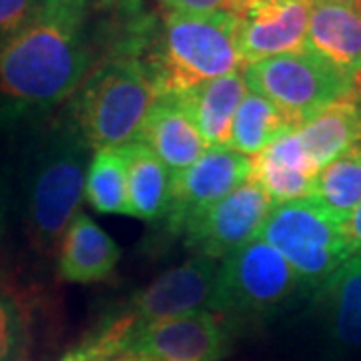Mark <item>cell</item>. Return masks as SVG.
Listing matches in <instances>:
<instances>
[{
    "label": "cell",
    "mask_w": 361,
    "mask_h": 361,
    "mask_svg": "<svg viewBox=\"0 0 361 361\" xmlns=\"http://www.w3.org/2000/svg\"><path fill=\"white\" fill-rule=\"evenodd\" d=\"M89 0H44L35 18L0 47V123L39 115L87 78Z\"/></svg>",
    "instance_id": "6da1fadb"
},
{
    "label": "cell",
    "mask_w": 361,
    "mask_h": 361,
    "mask_svg": "<svg viewBox=\"0 0 361 361\" xmlns=\"http://www.w3.org/2000/svg\"><path fill=\"white\" fill-rule=\"evenodd\" d=\"M142 61L159 94H180L209 80L243 71L239 23L231 13L165 11Z\"/></svg>",
    "instance_id": "7a4b0ae2"
},
{
    "label": "cell",
    "mask_w": 361,
    "mask_h": 361,
    "mask_svg": "<svg viewBox=\"0 0 361 361\" xmlns=\"http://www.w3.org/2000/svg\"><path fill=\"white\" fill-rule=\"evenodd\" d=\"M90 147L73 123H61L37 145L25 179V229L30 245L52 253L85 201Z\"/></svg>",
    "instance_id": "3957f363"
},
{
    "label": "cell",
    "mask_w": 361,
    "mask_h": 361,
    "mask_svg": "<svg viewBox=\"0 0 361 361\" xmlns=\"http://www.w3.org/2000/svg\"><path fill=\"white\" fill-rule=\"evenodd\" d=\"M159 89L142 56L116 52L90 71L75 92L71 123L92 151L137 141Z\"/></svg>",
    "instance_id": "277c9868"
},
{
    "label": "cell",
    "mask_w": 361,
    "mask_h": 361,
    "mask_svg": "<svg viewBox=\"0 0 361 361\" xmlns=\"http://www.w3.org/2000/svg\"><path fill=\"white\" fill-rule=\"evenodd\" d=\"M259 237L283 255L301 285L307 287H323L351 257L345 219L315 197L273 207Z\"/></svg>",
    "instance_id": "5b68a950"
},
{
    "label": "cell",
    "mask_w": 361,
    "mask_h": 361,
    "mask_svg": "<svg viewBox=\"0 0 361 361\" xmlns=\"http://www.w3.org/2000/svg\"><path fill=\"white\" fill-rule=\"evenodd\" d=\"M241 73L247 89L275 104L295 129L351 94V77L307 49L251 63Z\"/></svg>",
    "instance_id": "8992f818"
},
{
    "label": "cell",
    "mask_w": 361,
    "mask_h": 361,
    "mask_svg": "<svg viewBox=\"0 0 361 361\" xmlns=\"http://www.w3.org/2000/svg\"><path fill=\"white\" fill-rule=\"evenodd\" d=\"M193 313H225L217 259L195 255L165 271L130 299L125 317L137 329Z\"/></svg>",
    "instance_id": "52a82bcc"
},
{
    "label": "cell",
    "mask_w": 361,
    "mask_h": 361,
    "mask_svg": "<svg viewBox=\"0 0 361 361\" xmlns=\"http://www.w3.org/2000/svg\"><path fill=\"white\" fill-rule=\"evenodd\" d=\"M299 285L293 267L261 237L221 261L225 313H269L281 307Z\"/></svg>",
    "instance_id": "ba28073f"
},
{
    "label": "cell",
    "mask_w": 361,
    "mask_h": 361,
    "mask_svg": "<svg viewBox=\"0 0 361 361\" xmlns=\"http://www.w3.org/2000/svg\"><path fill=\"white\" fill-rule=\"evenodd\" d=\"M273 207L263 189L247 180L183 229L185 243L197 255L223 261L257 239Z\"/></svg>",
    "instance_id": "9c48e42d"
},
{
    "label": "cell",
    "mask_w": 361,
    "mask_h": 361,
    "mask_svg": "<svg viewBox=\"0 0 361 361\" xmlns=\"http://www.w3.org/2000/svg\"><path fill=\"white\" fill-rule=\"evenodd\" d=\"M311 0H229L227 13L239 23L243 65L303 51Z\"/></svg>",
    "instance_id": "30bf717a"
},
{
    "label": "cell",
    "mask_w": 361,
    "mask_h": 361,
    "mask_svg": "<svg viewBox=\"0 0 361 361\" xmlns=\"http://www.w3.org/2000/svg\"><path fill=\"white\" fill-rule=\"evenodd\" d=\"M251 177V157L229 147H209L193 165L173 173L167 217L175 231H183L209 207L219 203Z\"/></svg>",
    "instance_id": "8fae6325"
},
{
    "label": "cell",
    "mask_w": 361,
    "mask_h": 361,
    "mask_svg": "<svg viewBox=\"0 0 361 361\" xmlns=\"http://www.w3.org/2000/svg\"><path fill=\"white\" fill-rule=\"evenodd\" d=\"M229 334L217 313H193L130 329L129 345L149 361H219Z\"/></svg>",
    "instance_id": "7c38bea8"
},
{
    "label": "cell",
    "mask_w": 361,
    "mask_h": 361,
    "mask_svg": "<svg viewBox=\"0 0 361 361\" xmlns=\"http://www.w3.org/2000/svg\"><path fill=\"white\" fill-rule=\"evenodd\" d=\"M319 171L322 169L313 163L295 129L281 135L259 155L251 157L249 180L263 189L273 205H281L311 197Z\"/></svg>",
    "instance_id": "4fadbf2b"
},
{
    "label": "cell",
    "mask_w": 361,
    "mask_h": 361,
    "mask_svg": "<svg viewBox=\"0 0 361 361\" xmlns=\"http://www.w3.org/2000/svg\"><path fill=\"white\" fill-rule=\"evenodd\" d=\"M305 49L351 77L361 66V2L313 0Z\"/></svg>",
    "instance_id": "5bb4252c"
},
{
    "label": "cell",
    "mask_w": 361,
    "mask_h": 361,
    "mask_svg": "<svg viewBox=\"0 0 361 361\" xmlns=\"http://www.w3.org/2000/svg\"><path fill=\"white\" fill-rule=\"evenodd\" d=\"M137 141L145 142L171 173L193 165L209 149L180 94H159Z\"/></svg>",
    "instance_id": "9a60e30c"
},
{
    "label": "cell",
    "mask_w": 361,
    "mask_h": 361,
    "mask_svg": "<svg viewBox=\"0 0 361 361\" xmlns=\"http://www.w3.org/2000/svg\"><path fill=\"white\" fill-rule=\"evenodd\" d=\"M121 261L116 241L87 213L78 211L59 243V275L68 283H99Z\"/></svg>",
    "instance_id": "2e32d148"
},
{
    "label": "cell",
    "mask_w": 361,
    "mask_h": 361,
    "mask_svg": "<svg viewBox=\"0 0 361 361\" xmlns=\"http://www.w3.org/2000/svg\"><path fill=\"white\" fill-rule=\"evenodd\" d=\"M247 92L241 71L180 92L207 147H229L233 118Z\"/></svg>",
    "instance_id": "e0dca14e"
},
{
    "label": "cell",
    "mask_w": 361,
    "mask_h": 361,
    "mask_svg": "<svg viewBox=\"0 0 361 361\" xmlns=\"http://www.w3.org/2000/svg\"><path fill=\"white\" fill-rule=\"evenodd\" d=\"M299 139L319 169L361 142V101L348 94L305 121Z\"/></svg>",
    "instance_id": "ac0fdd59"
},
{
    "label": "cell",
    "mask_w": 361,
    "mask_h": 361,
    "mask_svg": "<svg viewBox=\"0 0 361 361\" xmlns=\"http://www.w3.org/2000/svg\"><path fill=\"white\" fill-rule=\"evenodd\" d=\"M127 159V197L129 215L142 221L167 217L173 191V173L141 141L123 147Z\"/></svg>",
    "instance_id": "d6986e66"
},
{
    "label": "cell",
    "mask_w": 361,
    "mask_h": 361,
    "mask_svg": "<svg viewBox=\"0 0 361 361\" xmlns=\"http://www.w3.org/2000/svg\"><path fill=\"white\" fill-rule=\"evenodd\" d=\"M319 289L327 299L334 339L341 348H361V259L349 257Z\"/></svg>",
    "instance_id": "ffe728a7"
},
{
    "label": "cell",
    "mask_w": 361,
    "mask_h": 361,
    "mask_svg": "<svg viewBox=\"0 0 361 361\" xmlns=\"http://www.w3.org/2000/svg\"><path fill=\"white\" fill-rule=\"evenodd\" d=\"M289 130H295V127L283 113L265 97L249 90L233 118L229 149L245 157H255Z\"/></svg>",
    "instance_id": "44dd1931"
},
{
    "label": "cell",
    "mask_w": 361,
    "mask_h": 361,
    "mask_svg": "<svg viewBox=\"0 0 361 361\" xmlns=\"http://www.w3.org/2000/svg\"><path fill=\"white\" fill-rule=\"evenodd\" d=\"M85 199L104 215H129L127 159L123 147H109L92 153L85 183Z\"/></svg>",
    "instance_id": "7402d4cb"
},
{
    "label": "cell",
    "mask_w": 361,
    "mask_h": 361,
    "mask_svg": "<svg viewBox=\"0 0 361 361\" xmlns=\"http://www.w3.org/2000/svg\"><path fill=\"white\" fill-rule=\"evenodd\" d=\"M311 197L337 217L348 219L361 201V142L319 171Z\"/></svg>",
    "instance_id": "603a6c76"
},
{
    "label": "cell",
    "mask_w": 361,
    "mask_h": 361,
    "mask_svg": "<svg viewBox=\"0 0 361 361\" xmlns=\"http://www.w3.org/2000/svg\"><path fill=\"white\" fill-rule=\"evenodd\" d=\"M130 322L121 315L94 337L68 351L61 361H149L129 345Z\"/></svg>",
    "instance_id": "cb8c5ba5"
},
{
    "label": "cell",
    "mask_w": 361,
    "mask_h": 361,
    "mask_svg": "<svg viewBox=\"0 0 361 361\" xmlns=\"http://www.w3.org/2000/svg\"><path fill=\"white\" fill-rule=\"evenodd\" d=\"M26 315L13 291L0 289V361H25Z\"/></svg>",
    "instance_id": "d4e9b609"
},
{
    "label": "cell",
    "mask_w": 361,
    "mask_h": 361,
    "mask_svg": "<svg viewBox=\"0 0 361 361\" xmlns=\"http://www.w3.org/2000/svg\"><path fill=\"white\" fill-rule=\"evenodd\" d=\"M42 4L44 0H0V47L25 28Z\"/></svg>",
    "instance_id": "484cf974"
},
{
    "label": "cell",
    "mask_w": 361,
    "mask_h": 361,
    "mask_svg": "<svg viewBox=\"0 0 361 361\" xmlns=\"http://www.w3.org/2000/svg\"><path fill=\"white\" fill-rule=\"evenodd\" d=\"M167 11L175 13H227L229 0H161Z\"/></svg>",
    "instance_id": "4316f807"
},
{
    "label": "cell",
    "mask_w": 361,
    "mask_h": 361,
    "mask_svg": "<svg viewBox=\"0 0 361 361\" xmlns=\"http://www.w3.org/2000/svg\"><path fill=\"white\" fill-rule=\"evenodd\" d=\"M345 239H348L349 255L361 259V201L345 219Z\"/></svg>",
    "instance_id": "83f0119b"
},
{
    "label": "cell",
    "mask_w": 361,
    "mask_h": 361,
    "mask_svg": "<svg viewBox=\"0 0 361 361\" xmlns=\"http://www.w3.org/2000/svg\"><path fill=\"white\" fill-rule=\"evenodd\" d=\"M8 199H11V175L6 169H0V229L8 209Z\"/></svg>",
    "instance_id": "f1b7e54d"
},
{
    "label": "cell",
    "mask_w": 361,
    "mask_h": 361,
    "mask_svg": "<svg viewBox=\"0 0 361 361\" xmlns=\"http://www.w3.org/2000/svg\"><path fill=\"white\" fill-rule=\"evenodd\" d=\"M351 94L361 101V66L351 75Z\"/></svg>",
    "instance_id": "f546056e"
},
{
    "label": "cell",
    "mask_w": 361,
    "mask_h": 361,
    "mask_svg": "<svg viewBox=\"0 0 361 361\" xmlns=\"http://www.w3.org/2000/svg\"><path fill=\"white\" fill-rule=\"evenodd\" d=\"M355 2H361V0H355Z\"/></svg>",
    "instance_id": "4dcf8cb0"
},
{
    "label": "cell",
    "mask_w": 361,
    "mask_h": 361,
    "mask_svg": "<svg viewBox=\"0 0 361 361\" xmlns=\"http://www.w3.org/2000/svg\"><path fill=\"white\" fill-rule=\"evenodd\" d=\"M311 2H313V0H311Z\"/></svg>",
    "instance_id": "1f68e13d"
}]
</instances>
